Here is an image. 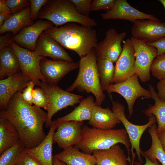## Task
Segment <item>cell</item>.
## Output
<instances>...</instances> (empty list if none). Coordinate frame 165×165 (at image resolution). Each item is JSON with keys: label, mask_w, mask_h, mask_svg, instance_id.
Returning a JSON list of instances; mask_svg holds the SVG:
<instances>
[{"label": "cell", "mask_w": 165, "mask_h": 165, "mask_svg": "<svg viewBox=\"0 0 165 165\" xmlns=\"http://www.w3.org/2000/svg\"><path fill=\"white\" fill-rule=\"evenodd\" d=\"M0 118L7 119L14 125L25 148L36 147L46 136L43 125L47 121V113L26 103L20 92L15 94L6 107L0 110Z\"/></svg>", "instance_id": "6da1fadb"}, {"label": "cell", "mask_w": 165, "mask_h": 165, "mask_svg": "<svg viewBox=\"0 0 165 165\" xmlns=\"http://www.w3.org/2000/svg\"><path fill=\"white\" fill-rule=\"evenodd\" d=\"M44 32L62 46L76 53L80 58L89 53L98 43L96 30L74 23L53 26Z\"/></svg>", "instance_id": "7a4b0ae2"}, {"label": "cell", "mask_w": 165, "mask_h": 165, "mask_svg": "<svg viewBox=\"0 0 165 165\" xmlns=\"http://www.w3.org/2000/svg\"><path fill=\"white\" fill-rule=\"evenodd\" d=\"M119 143L126 147L130 164L131 145L127 133L124 128L102 129L83 126L82 139L74 147L83 153L92 154L94 151L106 149Z\"/></svg>", "instance_id": "3957f363"}, {"label": "cell", "mask_w": 165, "mask_h": 165, "mask_svg": "<svg viewBox=\"0 0 165 165\" xmlns=\"http://www.w3.org/2000/svg\"><path fill=\"white\" fill-rule=\"evenodd\" d=\"M97 61L94 49L86 56L80 57L77 77L66 91L70 92L77 89L81 92L91 93L96 98L95 105L101 106L105 96L100 84Z\"/></svg>", "instance_id": "277c9868"}, {"label": "cell", "mask_w": 165, "mask_h": 165, "mask_svg": "<svg viewBox=\"0 0 165 165\" xmlns=\"http://www.w3.org/2000/svg\"><path fill=\"white\" fill-rule=\"evenodd\" d=\"M38 18L50 21L56 27L70 23L90 28L97 25L95 20L79 13L69 0H48L41 9Z\"/></svg>", "instance_id": "5b68a950"}, {"label": "cell", "mask_w": 165, "mask_h": 165, "mask_svg": "<svg viewBox=\"0 0 165 165\" xmlns=\"http://www.w3.org/2000/svg\"><path fill=\"white\" fill-rule=\"evenodd\" d=\"M39 87L45 94L47 101V118L46 127H50L52 118L58 111L68 106H74L82 98L81 95L64 90L57 85L41 81Z\"/></svg>", "instance_id": "8992f818"}, {"label": "cell", "mask_w": 165, "mask_h": 165, "mask_svg": "<svg viewBox=\"0 0 165 165\" xmlns=\"http://www.w3.org/2000/svg\"><path fill=\"white\" fill-rule=\"evenodd\" d=\"M9 44L17 57L21 73L29 77L38 86L41 81L46 82L40 67V61L43 57L40 56L36 50L32 51L23 48L11 39L9 41Z\"/></svg>", "instance_id": "52a82bcc"}, {"label": "cell", "mask_w": 165, "mask_h": 165, "mask_svg": "<svg viewBox=\"0 0 165 165\" xmlns=\"http://www.w3.org/2000/svg\"><path fill=\"white\" fill-rule=\"evenodd\" d=\"M112 111L123 123L127 133L131 144L130 152L132 155L135 153L134 151L135 150L139 161L143 163V161L141 158L142 150L140 147V140L145 130L156 123L155 117L153 115L149 117L148 122L145 124L135 125L131 123L126 118L125 114V107L122 103L112 100Z\"/></svg>", "instance_id": "ba28073f"}, {"label": "cell", "mask_w": 165, "mask_h": 165, "mask_svg": "<svg viewBox=\"0 0 165 165\" xmlns=\"http://www.w3.org/2000/svg\"><path fill=\"white\" fill-rule=\"evenodd\" d=\"M109 94L116 93L123 96L125 100L128 107V118L133 114V108L136 100L140 97L151 98L149 90L143 88L140 84L138 77L136 74L121 82L111 84L106 89Z\"/></svg>", "instance_id": "9c48e42d"}, {"label": "cell", "mask_w": 165, "mask_h": 165, "mask_svg": "<svg viewBox=\"0 0 165 165\" xmlns=\"http://www.w3.org/2000/svg\"><path fill=\"white\" fill-rule=\"evenodd\" d=\"M135 52V74L143 82L149 81L152 64L157 56V50L146 42L132 37L130 39Z\"/></svg>", "instance_id": "30bf717a"}, {"label": "cell", "mask_w": 165, "mask_h": 165, "mask_svg": "<svg viewBox=\"0 0 165 165\" xmlns=\"http://www.w3.org/2000/svg\"><path fill=\"white\" fill-rule=\"evenodd\" d=\"M126 35V32L118 33L113 28L108 30L104 38L94 49L97 60L108 59L116 62L122 52L121 43Z\"/></svg>", "instance_id": "8fae6325"}, {"label": "cell", "mask_w": 165, "mask_h": 165, "mask_svg": "<svg viewBox=\"0 0 165 165\" xmlns=\"http://www.w3.org/2000/svg\"><path fill=\"white\" fill-rule=\"evenodd\" d=\"M57 122L58 127L53 137V143L64 149L80 142L82 136L83 121Z\"/></svg>", "instance_id": "7c38bea8"}, {"label": "cell", "mask_w": 165, "mask_h": 165, "mask_svg": "<svg viewBox=\"0 0 165 165\" xmlns=\"http://www.w3.org/2000/svg\"><path fill=\"white\" fill-rule=\"evenodd\" d=\"M122 52L115 66L113 82L124 81L135 74V52L130 39L122 42Z\"/></svg>", "instance_id": "4fadbf2b"}, {"label": "cell", "mask_w": 165, "mask_h": 165, "mask_svg": "<svg viewBox=\"0 0 165 165\" xmlns=\"http://www.w3.org/2000/svg\"><path fill=\"white\" fill-rule=\"evenodd\" d=\"M131 28L132 37L146 43L155 42L165 37V22L158 20H138Z\"/></svg>", "instance_id": "5bb4252c"}, {"label": "cell", "mask_w": 165, "mask_h": 165, "mask_svg": "<svg viewBox=\"0 0 165 165\" xmlns=\"http://www.w3.org/2000/svg\"><path fill=\"white\" fill-rule=\"evenodd\" d=\"M54 24L47 20L39 19L21 29L11 40L19 46L30 51L36 50L37 42L41 34Z\"/></svg>", "instance_id": "9a60e30c"}, {"label": "cell", "mask_w": 165, "mask_h": 165, "mask_svg": "<svg viewBox=\"0 0 165 165\" xmlns=\"http://www.w3.org/2000/svg\"><path fill=\"white\" fill-rule=\"evenodd\" d=\"M79 63L50 60L43 57L40 62L41 72L48 83L57 85L67 74L78 68Z\"/></svg>", "instance_id": "2e32d148"}, {"label": "cell", "mask_w": 165, "mask_h": 165, "mask_svg": "<svg viewBox=\"0 0 165 165\" xmlns=\"http://www.w3.org/2000/svg\"><path fill=\"white\" fill-rule=\"evenodd\" d=\"M103 20L121 19L134 23L138 20H158L153 15L144 13L131 6L126 0H116L113 7L101 14Z\"/></svg>", "instance_id": "e0dca14e"}, {"label": "cell", "mask_w": 165, "mask_h": 165, "mask_svg": "<svg viewBox=\"0 0 165 165\" xmlns=\"http://www.w3.org/2000/svg\"><path fill=\"white\" fill-rule=\"evenodd\" d=\"M31 80L20 72L0 80V109L5 108L10 99L18 92H22Z\"/></svg>", "instance_id": "ac0fdd59"}, {"label": "cell", "mask_w": 165, "mask_h": 165, "mask_svg": "<svg viewBox=\"0 0 165 165\" xmlns=\"http://www.w3.org/2000/svg\"><path fill=\"white\" fill-rule=\"evenodd\" d=\"M36 50L40 56L49 57L55 60L73 62V59L58 42L44 31L40 35L36 45Z\"/></svg>", "instance_id": "d6986e66"}, {"label": "cell", "mask_w": 165, "mask_h": 165, "mask_svg": "<svg viewBox=\"0 0 165 165\" xmlns=\"http://www.w3.org/2000/svg\"><path fill=\"white\" fill-rule=\"evenodd\" d=\"M57 127L56 120L53 121L47 134L39 145L31 149L24 148L29 154L36 159L42 165H53L52 154L53 137Z\"/></svg>", "instance_id": "ffe728a7"}, {"label": "cell", "mask_w": 165, "mask_h": 165, "mask_svg": "<svg viewBox=\"0 0 165 165\" xmlns=\"http://www.w3.org/2000/svg\"><path fill=\"white\" fill-rule=\"evenodd\" d=\"M33 23L30 17V6L16 13L11 14L0 27V33L11 32L13 36L24 28Z\"/></svg>", "instance_id": "44dd1931"}, {"label": "cell", "mask_w": 165, "mask_h": 165, "mask_svg": "<svg viewBox=\"0 0 165 165\" xmlns=\"http://www.w3.org/2000/svg\"><path fill=\"white\" fill-rule=\"evenodd\" d=\"M92 154L96 159V165H129L127 157L118 144L106 149L96 151Z\"/></svg>", "instance_id": "7402d4cb"}, {"label": "cell", "mask_w": 165, "mask_h": 165, "mask_svg": "<svg viewBox=\"0 0 165 165\" xmlns=\"http://www.w3.org/2000/svg\"><path fill=\"white\" fill-rule=\"evenodd\" d=\"M121 123L116 114L109 108H104L95 105L88 123L94 128L108 129H113Z\"/></svg>", "instance_id": "603a6c76"}, {"label": "cell", "mask_w": 165, "mask_h": 165, "mask_svg": "<svg viewBox=\"0 0 165 165\" xmlns=\"http://www.w3.org/2000/svg\"><path fill=\"white\" fill-rule=\"evenodd\" d=\"M53 156L67 165H96V159L93 154L83 153L75 147L64 149Z\"/></svg>", "instance_id": "cb8c5ba5"}, {"label": "cell", "mask_w": 165, "mask_h": 165, "mask_svg": "<svg viewBox=\"0 0 165 165\" xmlns=\"http://www.w3.org/2000/svg\"><path fill=\"white\" fill-rule=\"evenodd\" d=\"M95 105L93 97L90 96L82 99L77 107L71 112L63 116L58 118V122L68 121L82 122L90 120L93 109Z\"/></svg>", "instance_id": "d4e9b609"}, {"label": "cell", "mask_w": 165, "mask_h": 165, "mask_svg": "<svg viewBox=\"0 0 165 165\" xmlns=\"http://www.w3.org/2000/svg\"><path fill=\"white\" fill-rule=\"evenodd\" d=\"M0 79L20 72L17 57L10 46L0 50Z\"/></svg>", "instance_id": "484cf974"}, {"label": "cell", "mask_w": 165, "mask_h": 165, "mask_svg": "<svg viewBox=\"0 0 165 165\" xmlns=\"http://www.w3.org/2000/svg\"><path fill=\"white\" fill-rule=\"evenodd\" d=\"M20 140L14 125L9 120L0 118V154Z\"/></svg>", "instance_id": "4316f807"}, {"label": "cell", "mask_w": 165, "mask_h": 165, "mask_svg": "<svg viewBox=\"0 0 165 165\" xmlns=\"http://www.w3.org/2000/svg\"><path fill=\"white\" fill-rule=\"evenodd\" d=\"M149 90L151 95V98L155 101L154 105H151L144 111L145 115L149 117L153 115L157 123L158 134L165 129V102L158 97L154 87L148 84Z\"/></svg>", "instance_id": "83f0119b"}, {"label": "cell", "mask_w": 165, "mask_h": 165, "mask_svg": "<svg viewBox=\"0 0 165 165\" xmlns=\"http://www.w3.org/2000/svg\"><path fill=\"white\" fill-rule=\"evenodd\" d=\"M148 131L152 138V145L148 150L145 151H142L141 155L151 161L157 160L161 165H165V152L159 139L156 123L148 128Z\"/></svg>", "instance_id": "f1b7e54d"}, {"label": "cell", "mask_w": 165, "mask_h": 165, "mask_svg": "<svg viewBox=\"0 0 165 165\" xmlns=\"http://www.w3.org/2000/svg\"><path fill=\"white\" fill-rule=\"evenodd\" d=\"M97 67L101 88L104 91L113 82L115 66L110 60L101 59L97 60Z\"/></svg>", "instance_id": "f546056e"}, {"label": "cell", "mask_w": 165, "mask_h": 165, "mask_svg": "<svg viewBox=\"0 0 165 165\" xmlns=\"http://www.w3.org/2000/svg\"><path fill=\"white\" fill-rule=\"evenodd\" d=\"M24 148V144L20 140L0 154V165H15Z\"/></svg>", "instance_id": "4dcf8cb0"}, {"label": "cell", "mask_w": 165, "mask_h": 165, "mask_svg": "<svg viewBox=\"0 0 165 165\" xmlns=\"http://www.w3.org/2000/svg\"><path fill=\"white\" fill-rule=\"evenodd\" d=\"M150 71L159 80L165 79V53L156 56L152 64Z\"/></svg>", "instance_id": "1f68e13d"}, {"label": "cell", "mask_w": 165, "mask_h": 165, "mask_svg": "<svg viewBox=\"0 0 165 165\" xmlns=\"http://www.w3.org/2000/svg\"><path fill=\"white\" fill-rule=\"evenodd\" d=\"M33 104L38 107L43 108L47 110V101L46 96L42 89L36 86L32 92Z\"/></svg>", "instance_id": "d6a6232c"}, {"label": "cell", "mask_w": 165, "mask_h": 165, "mask_svg": "<svg viewBox=\"0 0 165 165\" xmlns=\"http://www.w3.org/2000/svg\"><path fill=\"white\" fill-rule=\"evenodd\" d=\"M76 10L80 14L89 16L90 12L92 0H69Z\"/></svg>", "instance_id": "836d02e7"}, {"label": "cell", "mask_w": 165, "mask_h": 165, "mask_svg": "<svg viewBox=\"0 0 165 165\" xmlns=\"http://www.w3.org/2000/svg\"><path fill=\"white\" fill-rule=\"evenodd\" d=\"M6 3L10 10L11 14L20 11L30 6L29 0H5Z\"/></svg>", "instance_id": "e575fe53"}, {"label": "cell", "mask_w": 165, "mask_h": 165, "mask_svg": "<svg viewBox=\"0 0 165 165\" xmlns=\"http://www.w3.org/2000/svg\"><path fill=\"white\" fill-rule=\"evenodd\" d=\"M116 0H93L91 5V11H108L113 7Z\"/></svg>", "instance_id": "d590c367"}, {"label": "cell", "mask_w": 165, "mask_h": 165, "mask_svg": "<svg viewBox=\"0 0 165 165\" xmlns=\"http://www.w3.org/2000/svg\"><path fill=\"white\" fill-rule=\"evenodd\" d=\"M30 17L33 21L36 19L42 8L47 3L48 0H30Z\"/></svg>", "instance_id": "8d00e7d4"}, {"label": "cell", "mask_w": 165, "mask_h": 165, "mask_svg": "<svg viewBox=\"0 0 165 165\" xmlns=\"http://www.w3.org/2000/svg\"><path fill=\"white\" fill-rule=\"evenodd\" d=\"M15 165H42L36 159L32 157L24 149Z\"/></svg>", "instance_id": "74e56055"}, {"label": "cell", "mask_w": 165, "mask_h": 165, "mask_svg": "<svg viewBox=\"0 0 165 165\" xmlns=\"http://www.w3.org/2000/svg\"><path fill=\"white\" fill-rule=\"evenodd\" d=\"M35 84L31 80L26 87L21 93L22 96L24 100L28 104L32 105V92Z\"/></svg>", "instance_id": "f35d334b"}, {"label": "cell", "mask_w": 165, "mask_h": 165, "mask_svg": "<svg viewBox=\"0 0 165 165\" xmlns=\"http://www.w3.org/2000/svg\"><path fill=\"white\" fill-rule=\"evenodd\" d=\"M147 43L148 45L156 49L157 56L165 53V37L160 38L155 42Z\"/></svg>", "instance_id": "ab89813d"}, {"label": "cell", "mask_w": 165, "mask_h": 165, "mask_svg": "<svg viewBox=\"0 0 165 165\" xmlns=\"http://www.w3.org/2000/svg\"><path fill=\"white\" fill-rule=\"evenodd\" d=\"M158 92L157 95L159 98L165 102V79L160 80L157 84Z\"/></svg>", "instance_id": "60d3db41"}, {"label": "cell", "mask_w": 165, "mask_h": 165, "mask_svg": "<svg viewBox=\"0 0 165 165\" xmlns=\"http://www.w3.org/2000/svg\"><path fill=\"white\" fill-rule=\"evenodd\" d=\"M12 33L8 32L4 35H1L0 37V50L3 48L9 46V41L13 36Z\"/></svg>", "instance_id": "b9f144b4"}, {"label": "cell", "mask_w": 165, "mask_h": 165, "mask_svg": "<svg viewBox=\"0 0 165 165\" xmlns=\"http://www.w3.org/2000/svg\"><path fill=\"white\" fill-rule=\"evenodd\" d=\"M145 159V164H142L139 161H135L134 165H161L160 162L157 160L151 161L146 157H144Z\"/></svg>", "instance_id": "7bdbcfd3"}, {"label": "cell", "mask_w": 165, "mask_h": 165, "mask_svg": "<svg viewBox=\"0 0 165 165\" xmlns=\"http://www.w3.org/2000/svg\"><path fill=\"white\" fill-rule=\"evenodd\" d=\"M158 137L160 145L165 152V129L158 134Z\"/></svg>", "instance_id": "ee69618b"}, {"label": "cell", "mask_w": 165, "mask_h": 165, "mask_svg": "<svg viewBox=\"0 0 165 165\" xmlns=\"http://www.w3.org/2000/svg\"><path fill=\"white\" fill-rule=\"evenodd\" d=\"M0 13H11L10 10L7 5L5 0H0Z\"/></svg>", "instance_id": "f6af8a7d"}, {"label": "cell", "mask_w": 165, "mask_h": 165, "mask_svg": "<svg viewBox=\"0 0 165 165\" xmlns=\"http://www.w3.org/2000/svg\"><path fill=\"white\" fill-rule=\"evenodd\" d=\"M11 14L9 13H0V27L3 25L4 22Z\"/></svg>", "instance_id": "bcb514c9"}, {"label": "cell", "mask_w": 165, "mask_h": 165, "mask_svg": "<svg viewBox=\"0 0 165 165\" xmlns=\"http://www.w3.org/2000/svg\"><path fill=\"white\" fill-rule=\"evenodd\" d=\"M53 165H67L64 163L55 158L53 156Z\"/></svg>", "instance_id": "7dc6e473"}, {"label": "cell", "mask_w": 165, "mask_h": 165, "mask_svg": "<svg viewBox=\"0 0 165 165\" xmlns=\"http://www.w3.org/2000/svg\"><path fill=\"white\" fill-rule=\"evenodd\" d=\"M158 1L160 2L163 5L165 10V0H159Z\"/></svg>", "instance_id": "c3c4849f"}]
</instances>
